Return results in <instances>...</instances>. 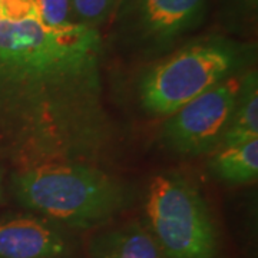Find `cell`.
Returning <instances> with one entry per match:
<instances>
[{
	"label": "cell",
	"mask_w": 258,
	"mask_h": 258,
	"mask_svg": "<svg viewBox=\"0 0 258 258\" xmlns=\"http://www.w3.org/2000/svg\"><path fill=\"white\" fill-rule=\"evenodd\" d=\"M103 40L79 23L0 20V158L101 166L119 129L105 99Z\"/></svg>",
	"instance_id": "obj_1"
},
{
	"label": "cell",
	"mask_w": 258,
	"mask_h": 258,
	"mask_svg": "<svg viewBox=\"0 0 258 258\" xmlns=\"http://www.w3.org/2000/svg\"><path fill=\"white\" fill-rule=\"evenodd\" d=\"M10 192L25 210L68 230H91L128 207L126 185L101 166L47 162L15 169Z\"/></svg>",
	"instance_id": "obj_2"
},
{
	"label": "cell",
	"mask_w": 258,
	"mask_h": 258,
	"mask_svg": "<svg viewBox=\"0 0 258 258\" xmlns=\"http://www.w3.org/2000/svg\"><path fill=\"white\" fill-rule=\"evenodd\" d=\"M255 59V46L227 35L192 39L149 62L139 75L137 95L151 116L168 118L201 93L242 74Z\"/></svg>",
	"instance_id": "obj_3"
},
{
	"label": "cell",
	"mask_w": 258,
	"mask_h": 258,
	"mask_svg": "<svg viewBox=\"0 0 258 258\" xmlns=\"http://www.w3.org/2000/svg\"><path fill=\"white\" fill-rule=\"evenodd\" d=\"M147 230L168 258H220V234L198 186L179 172H162L148 184Z\"/></svg>",
	"instance_id": "obj_4"
},
{
	"label": "cell",
	"mask_w": 258,
	"mask_h": 258,
	"mask_svg": "<svg viewBox=\"0 0 258 258\" xmlns=\"http://www.w3.org/2000/svg\"><path fill=\"white\" fill-rule=\"evenodd\" d=\"M208 9L210 0H119L111 39L123 53L152 62L181 46Z\"/></svg>",
	"instance_id": "obj_5"
},
{
	"label": "cell",
	"mask_w": 258,
	"mask_h": 258,
	"mask_svg": "<svg viewBox=\"0 0 258 258\" xmlns=\"http://www.w3.org/2000/svg\"><path fill=\"white\" fill-rule=\"evenodd\" d=\"M242 74L215 85L168 116L159 135L164 147L186 157L214 152L230 122Z\"/></svg>",
	"instance_id": "obj_6"
},
{
	"label": "cell",
	"mask_w": 258,
	"mask_h": 258,
	"mask_svg": "<svg viewBox=\"0 0 258 258\" xmlns=\"http://www.w3.org/2000/svg\"><path fill=\"white\" fill-rule=\"evenodd\" d=\"M74 232L36 214L0 217V258H71Z\"/></svg>",
	"instance_id": "obj_7"
},
{
	"label": "cell",
	"mask_w": 258,
	"mask_h": 258,
	"mask_svg": "<svg viewBox=\"0 0 258 258\" xmlns=\"http://www.w3.org/2000/svg\"><path fill=\"white\" fill-rule=\"evenodd\" d=\"M91 258H168L141 222H128L96 234L89 245Z\"/></svg>",
	"instance_id": "obj_8"
},
{
	"label": "cell",
	"mask_w": 258,
	"mask_h": 258,
	"mask_svg": "<svg viewBox=\"0 0 258 258\" xmlns=\"http://www.w3.org/2000/svg\"><path fill=\"white\" fill-rule=\"evenodd\" d=\"M258 138V74L255 66H249L241 75L240 88L230 122L222 135L220 148L240 145ZM215 149V151H217Z\"/></svg>",
	"instance_id": "obj_9"
},
{
	"label": "cell",
	"mask_w": 258,
	"mask_h": 258,
	"mask_svg": "<svg viewBox=\"0 0 258 258\" xmlns=\"http://www.w3.org/2000/svg\"><path fill=\"white\" fill-rule=\"evenodd\" d=\"M210 168L215 178L230 185L251 184L257 181L258 138L214 151Z\"/></svg>",
	"instance_id": "obj_10"
},
{
	"label": "cell",
	"mask_w": 258,
	"mask_h": 258,
	"mask_svg": "<svg viewBox=\"0 0 258 258\" xmlns=\"http://www.w3.org/2000/svg\"><path fill=\"white\" fill-rule=\"evenodd\" d=\"M217 13L227 36L251 39L257 33L258 0H217Z\"/></svg>",
	"instance_id": "obj_11"
},
{
	"label": "cell",
	"mask_w": 258,
	"mask_h": 258,
	"mask_svg": "<svg viewBox=\"0 0 258 258\" xmlns=\"http://www.w3.org/2000/svg\"><path fill=\"white\" fill-rule=\"evenodd\" d=\"M119 0H72L75 23L99 30L113 16Z\"/></svg>",
	"instance_id": "obj_12"
},
{
	"label": "cell",
	"mask_w": 258,
	"mask_h": 258,
	"mask_svg": "<svg viewBox=\"0 0 258 258\" xmlns=\"http://www.w3.org/2000/svg\"><path fill=\"white\" fill-rule=\"evenodd\" d=\"M39 22L49 28H62L75 23L72 0H35Z\"/></svg>",
	"instance_id": "obj_13"
},
{
	"label": "cell",
	"mask_w": 258,
	"mask_h": 258,
	"mask_svg": "<svg viewBox=\"0 0 258 258\" xmlns=\"http://www.w3.org/2000/svg\"><path fill=\"white\" fill-rule=\"evenodd\" d=\"M30 19L39 20L35 0H0V20L23 22Z\"/></svg>",
	"instance_id": "obj_14"
},
{
	"label": "cell",
	"mask_w": 258,
	"mask_h": 258,
	"mask_svg": "<svg viewBox=\"0 0 258 258\" xmlns=\"http://www.w3.org/2000/svg\"><path fill=\"white\" fill-rule=\"evenodd\" d=\"M3 195H5V169L0 164V203L3 200Z\"/></svg>",
	"instance_id": "obj_15"
}]
</instances>
